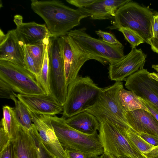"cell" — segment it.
Instances as JSON below:
<instances>
[{
	"label": "cell",
	"instance_id": "cell-18",
	"mask_svg": "<svg viewBox=\"0 0 158 158\" xmlns=\"http://www.w3.org/2000/svg\"><path fill=\"white\" fill-rule=\"evenodd\" d=\"M15 158H38L36 143L30 131L20 124L11 140Z\"/></svg>",
	"mask_w": 158,
	"mask_h": 158
},
{
	"label": "cell",
	"instance_id": "cell-41",
	"mask_svg": "<svg viewBox=\"0 0 158 158\" xmlns=\"http://www.w3.org/2000/svg\"><path fill=\"white\" fill-rule=\"evenodd\" d=\"M147 158H158V154L149 152L145 155Z\"/></svg>",
	"mask_w": 158,
	"mask_h": 158
},
{
	"label": "cell",
	"instance_id": "cell-44",
	"mask_svg": "<svg viewBox=\"0 0 158 158\" xmlns=\"http://www.w3.org/2000/svg\"><path fill=\"white\" fill-rule=\"evenodd\" d=\"M118 158H133V157L128 156L126 155L121 156L118 157Z\"/></svg>",
	"mask_w": 158,
	"mask_h": 158
},
{
	"label": "cell",
	"instance_id": "cell-10",
	"mask_svg": "<svg viewBox=\"0 0 158 158\" xmlns=\"http://www.w3.org/2000/svg\"><path fill=\"white\" fill-rule=\"evenodd\" d=\"M59 37L66 81L68 86L78 76L79 71L84 64L92 59L69 36L66 35Z\"/></svg>",
	"mask_w": 158,
	"mask_h": 158
},
{
	"label": "cell",
	"instance_id": "cell-1",
	"mask_svg": "<svg viewBox=\"0 0 158 158\" xmlns=\"http://www.w3.org/2000/svg\"><path fill=\"white\" fill-rule=\"evenodd\" d=\"M31 1L32 9L45 21L52 37L66 35L88 17L79 9L72 8L59 0Z\"/></svg>",
	"mask_w": 158,
	"mask_h": 158
},
{
	"label": "cell",
	"instance_id": "cell-12",
	"mask_svg": "<svg viewBox=\"0 0 158 158\" xmlns=\"http://www.w3.org/2000/svg\"><path fill=\"white\" fill-rule=\"evenodd\" d=\"M143 68L127 78L126 88L138 96L147 99L158 109V81L149 78Z\"/></svg>",
	"mask_w": 158,
	"mask_h": 158
},
{
	"label": "cell",
	"instance_id": "cell-2",
	"mask_svg": "<svg viewBox=\"0 0 158 158\" xmlns=\"http://www.w3.org/2000/svg\"><path fill=\"white\" fill-rule=\"evenodd\" d=\"M14 93L27 95L46 94L36 76L25 67L0 60V96L10 99Z\"/></svg>",
	"mask_w": 158,
	"mask_h": 158
},
{
	"label": "cell",
	"instance_id": "cell-40",
	"mask_svg": "<svg viewBox=\"0 0 158 158\" xmlns=\"http://www.w3.org/2000/svg\"><path fill=\"white\" fill-rule=\"evenodd\" d=\"M148 77L154 79L158 81V73H156L154 72L150 73H149Z\"/></svg>",
	"mask_w": 158,
	"mask_h": 158
},
{
	"label": "cell",
	"instance_id": "cell-31",
	"mask_svg": "<svg viewBox=\"0 0 158 158\" xmlns=\"http://www.w3.org/2000/svg\"><path fill=\"white\" fill-rule=\"evenodd\" d=\"M0 158H15L11 140L6 147L0 151Z\"/></svg>",
	"mask_w": 158,
	"mask_h": 158
},
{
	"label": "cell",
	"instance_id": "cell-36",
	"mask_svg": "<svg viewBox=\"0 0 158 158\" xmlns=\"http://www.w3.org/2000/svg\"><path fill=\"white\" fill-rule=\"evenodd\" d=\"M152 37L150 40H155L158 38V13L155 14L152 20Z\"/></svg>",
	"mask_w": 158,
	"mask_h": 158
},
{
	"label": "cell",
	"instance_id": "cell-6",
	"mask_svg": "<svg viewBox=\"0 0 158 158\" xmlns=\"http://www.w3.org/2000/svg\"><path fill=\"white\" fill-rule=\"evenodd\" d=\"M99 122V135L104 152L118 158L126 155L133 158H147L128 139L124 128L116 122L105 118Z\"/></svg>",
	"mask_w": 158,
	"mask_h": 158
},
{
	"label": "cell",
	"instance_id": "cell-32",
	"mask_svg": "<svg viewBox=\"0 0 158 158\" xmlns=\"http://www.w3.org/2000/svg\"><path fill=\"white\" fill-rule=\"evenodd\" d=\"M98 0H67L68 3L78 8H81L88 6Z\"/></svg>",
	"mask_w": 158,
	"mask_h": 158
},
{
	"label": "cell",
	"instance_id": "cell-29",
	"mask_svg": "<svg viewBox=\"0 0 158 158\" xmlns=\"http://www.w3.org/2000/svg\"><path fill=\"white\" fill-rule=\"evenodd\" d=\"M98 36L102 38L105 42L112 45H120L122 44L116 38L113 34L107 32L98 30L95 31Z\"/></svg>",
	"mask_w": 158,
	"mask_h": 158
},
{
	"label": "cell",
	"instance_id": "cell-19",
	"mask_svg": "<svg viewBox=\"0 0 158 158\" xmlns=\"http://www.w3.org/2000/svg\"><path fill=\"white\" fill-rule=\"evenodd\" d=\"M131 1L98 0L88 6L78 9L91 19H110L114 18L118 9Z\"/></svg>",
	"mask_w": 158,
	"mask_h": 158
},
{
	"label": "cell",
	"instance_id": "cell-34",
	"mask_svg": "<svg viewBox=\"0 0 158 158\" xmlns=\"http://www.w3.org/2000/svg\"><path fill=\"white\" fill-rule=\"evenodd\" d=\"M136 133L149 144L155 147H158V136L143 133Z\"/></svg>",
	"mask_w": 158,
	"mask_h": 158
},
{
	"label": "cell",
	"instance_id": "cell-33",
	"mask_svg": "<svg viewBox=\"0 0 158 158\" xmlns=\"http://www.w3.org/2000/svg\"><path fill=\"white\" fill-rule=\"evenodd\" d=\"M11 139L5 132L3 128L0 126V151L2 150L10 142Z\"/></svg>",
	"mask_w": 158,
	"mask_h": 158
},
{
	"label": "cell",
	"instance_id": "cell-17",
	"mask_svg": "<svg viewBox=\"0 0 158 158\" xmlns=\"http://www.w3.org/2000/svg\"><path fill=\"white\" fill-rule=\"evenodd\" d=\"M125 117L131 131L158 136V121L150 113L138 109L126 112Z\"/></svg>",
	"mask_w": 158,
	"mask_h": 158
},
{
	"label": "cell",
	"instance_id": "cell-21",
	"mask_svg": "<svg viewBox=\"0 0 158 158\" xmlns=\"http://www.w3.org/2000/svg\"><path fill=\"white\" fill-rule=\"evenodd\" d=\"M118 96L121 104L126 111L142 109L150 113L139 96L132 91L123 88L119 91Z\"/></svg>",
	"mask_w": 158,
	"mask_h": 158
},
{
	"label": "cell",
	"instance_id": "cell-25",
	"mask_svg": "<svg viewBox=\"0 0 158 158\" xmlns=\"http://www.w3.org/2000/svg\"><path fill=\"white\" fill-rule=\"evenodd\" d=\"M124 134L128 139L144 155L151 151L155 147L149 144L130 128H123Z\"/></svg>",
	"mask_w": 158,
	"mask_h": 158
},
{
	"label": "cell",
	"instance_id": "cell-15",
	"mask_svg": "<svg viewBox=\"0 0 158 158\" xmlns=\"http://www.w3.org/2000/svg\"><path fill=\"white\" fill-rule=\"evenodd\" d=\"M15 95L32 112L50 116L61 114L63 106L51 94L27 95L15 93Z\"/></svg>",
	"mask_w": 158,
	"mask_h": 158
},
{
	"label": "cell",
	"instance_id": "cell-3",
	"mask_svg": "<svg viewBox=\"0 0 158 158\" xmlns=\"http://www.w3.org/2000/svg\"><path fill=\"white\" fill-rule=\"evenodd\" d=\"M52 125L61 145L65 150L76 151L90 158H98L104 152L99 134L96 131L88 135L81 132L69 126L66 118L56 115L50 116Z\"/></svg>",
	"mask_w": 158,
	"mask_h": 158
},
{
	"label": "cell",
	"instance_id": "cell-26",
	"mask_svg": "<svg viewBox=\"0 0 158 158\" xmlns=\"http://www.w3.org/2000/svg\"><path fill=\"white\" fill-rule=\"evenodd\" d=\"M46 47L43 66L37 78L40 85L46 94H50L49 83V62L47 50Z\"/></svg>",
	"mask_w": 158,
	"mask_h": 158
},
{
	"label": "cell",
	"instance_id": "cell-5",
	"mask_svg": "<svg viewBox=\"0 0 158 158\" xmlns=\"http://www.w3.org/2000/svg\"><path fill=\"white\" fill-rule=\"evenodd\" d=\"M102 89L89 76L78 75L68 85L62 116L69 118L86 111L97 102Z\"/></svg>",
	"mask_w": 158,
	"mask_h": 158
},
{
	"label": "cell",
	"instance_id": "cell-23",
	"mask_svg": "<svg viewBox=\"0 0 158 158\" xmlns=\"http://www.w3.org/2000/svg\"><path fill=\"white\" fill-rule=\"evenodd\" d=\"M15 104L14 108L15 118L19 123L26 129L29 130L33 123L29 110L25 105L14 95L10 96Z\"/></svg>",
	"mask_w": 158,
	"mask_h": 158
},
{
	"label": "cell",
	"instance_id": "cell-20",
	"mask_svg": "<svg viewBox=\"0 0 158 158\" xmlns=\"http://www.w3.org/2000/svg\"><path fill=\"white\" fill-rule=\"evenodd\" d=\"M67 124L75 130L82 133L93 134L100 128V123L93 115L85 111L66 118Z\"/></svg>",
	"mask_w": 158,
	"mask_h": 158
},
{
	"label": "cell",
	"instance_id": "cell-27",
	"mask_svg": "<svg viewBox=\"0 0 158 158\" xmlns=\"http://www.w3.org/2000/svg\"><path fill=\"white\" fill-rule=\"evenodd\" d=\"M33 135L36 144L38 158H54L43 144L35 125L33 123L29 130Z\"/></svg>",
	"mask_w": 158,
	"mask_h": 158
},
{
	"label": "cell",
	"instance_id": "cell-14",
	"mask_svg": "<svg viewBox=\"0 0 158 158\" xmlns=\"http://www.w3.org/2000/svg\"><path fill=\"white\" fill-rule=\"evenodd\" d=\"M25 46L15 29L9 31L5 34L0 29V60L26 68Z\"/></svg>",
	"mask_w": 158,
	"mask_h": 158
},
{
	"label": "cell",
	"instance_id": "cell-16",
	"mask_svg": "<svg viewBox=\"0 0 158 158\" xmlns=\"http://www.w3.org/2000/svg\"><path fill=\"white\" fill-rule=\"evenodd\" d=\"M14 21L16 25L15 31L24 45L34 44L52 37L46 25L34 22L24 23L19 15L14 16Z\"/></svg>",
	"mask_w": 158,
	"mask_h": 158
},
{
	"label": "cell",
	"instance_id": "cell-38",
	"mask_svg": "<svg viewBox=\"0 0 158 158\" xmlns=\"http://www.w3.org/2000/svg\"><path fill=\"white\" fill-rule=\"evenodd\" d=\"M148 44L151 46V48L154 52L158 54V38L155 40H150Z\"/></svg>",
	"mask_w": 158,
	"mask_h": 158
},
{
	"label": "cell",
	"instance_id": "cell-39",
	"mask_svg": "<svg viewBox=\"0 0 158 158\" xmlns=\"http://www.w3.org/2000/svg\"><path fill=\"white\" fill-rule=\"evenodd\" d=\"M99 158H118L116 156L111 155L108 153L104 152Z\"/></svg>",
	"mask_w": 158,
	"mask_h": 158
},
{
	"label": "cell",
	"instance_id": "cell-9",
	"mask_svg": "<svg viewBox=\"0 0 158 158\" xmlns=\"http://www.w3.org/2000/svg\"><path fill=\"white\" fill-rule=\"evenodd\" d=\"M47 50L49 62V83L50 94L63 106L68 87L59 37L49 39Z\"/></svg>",
	"mask_w": 158,
	"mask_h": 158
},
{
	"label": "cell",
	"instance_id": "cell-28",
	"mask_svg": "<svg viewBox=\"0 0 158 158\" xmlns=\"http://www.w3.org/2000/svg\"><path fill=\"white\" fill-rule=\"evenodd\" d=\"M123 34L125 39L130 44L132 48L145 42L144 40L137 33L131 30L126 27H121L118 30Z\"/></svg>",
	"mask_w": 158,
	"mask_h": 158
},
{
	"label": "cell",
	"instance_id": "cell-30",
	"mask_svg": "<svg viewBox=\"0 0 158 158\" xmlns=\"http://www.w3.org/2000/svg\"><path fill=\"white\" fill-rule=\"evenodd\" d=\"M25 63L26 68L35 75L37 77L38 74L35 64L33 59L28 53L25 46Z\"/></svg>",
	"mask_w": 158,
	"mask_h": 158
},
{
	"label": "cell",
	"instance_id": "cell-13",
	"mask_svg": "<svg viewBox=\"0 0 158 158\" xmlns=\"http://www.w3.org/2000/svg\"><path fill=\"white\" fill-rule=\"evenodd\" d=\"M146 55L141 49L132 48L131 52L120 60L109 64V77L111 81H126L129 77L143 68Z\"/></svg>",
	"mask_w": 158,
	"mask_h": 158
},
{
	"label": "cell",
	"instance_id": "cell-4",
	"mask_svg": "<svg viewBox=\"0 0 158 158\" xmlns=\"http://www.w3.org/2000/svg\"><path fill=\"white\" fill-rule=\"evenodd\" d=\"M154 15L148 8L131 1L118 10L111 22L112 25L107 28L118 30L121 27L128 28L148 44L152 37V23Z\"/></svg>",
	"mask_w": 158,
	"mask_h": 158
},
{
	"label": "cell",
	"instance_id": "cell-7",
	"mask_svg": "<svg viewBox=\"0 0 158 158\" xmlns=\"http://www.w3.org/2000/svg\"><path fill=\"white\" fill-rule=\"evenodd\" d=\"M83 27L71 30L67 34L92 57L103 65L113 64L123 59L125 55L124 47L120 45L111 44L102 40L93 37Z\"/></svg>",
	"mask_w": 158,
	"mask_h": 158
},
{
	"label": "cell",
	"instance_id": "cell-11",
	"mask_svg": "<svg viewBox=\"0 0 158 158\" xmlns=\"http://www.w3.org/2000/svg\"><path fill=\"white\" fill-rule=\"evenodd\" d=\"M28 110L40 138L50 153L54 158H69L56 135L50 116L36 114Z\"/></svg>",
	"mask_w": 158,
	"mask_h": 158
},
{
	"label": "cell",
	"instance_id": "cell-8",
	"mask_svg": "<svg viewBox=\"0 0 158 158\" xmlns=\"http://www.w3.org/2000/svg\"><path fill=\"white\" fill-rule=\"evenodd\" d=\"M123 88L122 81H116L111 85L102 88L99 98L86 111L94 115L98 121L107 118L116 122L126 129L130 128L125 117L126 112L120 102L118 93Z\"/></svg>",
	"mask_w": 158,
	"mask_h": 158
},
{
	"label": "cell",
	"instance_id": "cell-35",
	"mask_svg": "<svg viewBox=\"0 0 158 158\" xmlns=\"http://www.w3.org/2000/svg\"><path fill=\"white\" fill-rule=\"evenodd\" d=\"M139 97L149 110L150 113L158 121V109L147 99Z\"/></svg>",
	"mask_w": 158,
	"mask_h": 158
},
{
	"label": "cell",
	"instance_id": "cell-42",
	"mask_svg": "<svg viewBox=\"0 0 158 158\" xmlns=\"http://www.w3.org/2000/svg\"><path fill=\"white\" fill-rule=\"evenodd\" d=\"M150 152L154 154H158V147H155Z\"/></svg>",
	"mask_w": 158,
	"mask_h": 158
},
{
	"label": "cell",
	"instance_id": "cell-37",
	"mask_svg": "<svg viewBox=\"0 0 158 158\" xmlns=\"http://www.w3.org/2000/svg\"><path fill=\"white\" fill-rule=\"evenodd\" d=\"M65 151L69 158H90L87 155L82 152L73 150Z\"/></svg>",
	"mask_w": 158,
	"mask_h": 158
},
{
	"label": "cell",
	"instance_id": "cell-43",
	"mask_svg": "<svg viewBox=\"0 0 158 158\" xmlns=\"http://www.w3.org/2000/svg\"><path fill=\"white\" fill-rule=\"evenodd\" d=\"M152 67L158 73V64H152Z\"/></svg>",
	"mask_w": 158,
	"mask_h": 158
},
{
	"label": "cell",
	"instance_id": "cell-24",
	"mask_svg": "<svg viewBox=\"0 0 158 158\" xmlns=\"http://www.w3.org/2000/svg\"><path fill=\"white\" fill-rule=\"evenodd\" d=\"M49 38L36 44L25 46L28 53L35 62L38 75L43 66L45 50Z\"/></svg>",
	"mask_w": 158,
	"mask_h": 158
},
{
	"label": "cell",
	"instance_id": "cell-22",
	"mask_svg": "<svg viewBox=\"0 0 158 158\" xmlns=\"http://www.w3.org/2000/svg\"><path fill=\"white\" fill-rule=\"evenodd\" d=\"M3 117L0 122V126L4 129L10 139L16 133L19 124L15 115L14 108L9 106L3 107Z\"/></svg>",
	"mask_w": 158,
	"mask_h": 158
}]
</instances>
